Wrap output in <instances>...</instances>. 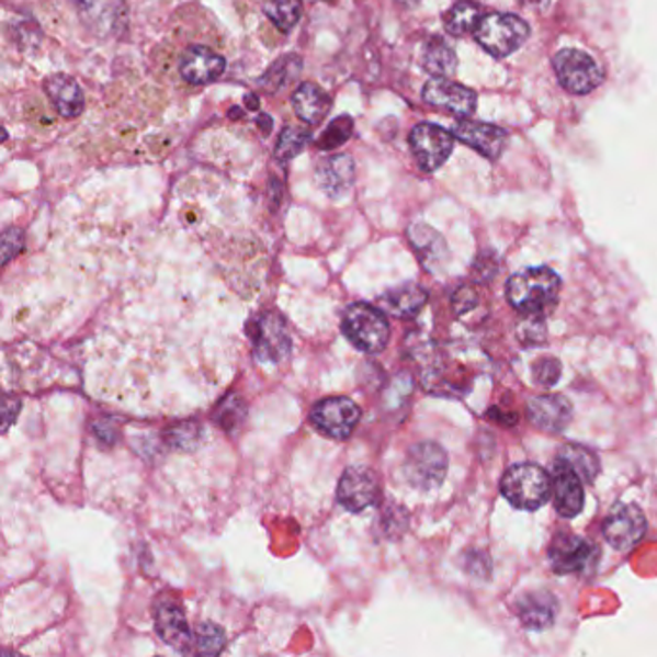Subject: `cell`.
<instances>
[{"mask_svg":"<svg viewBox=\"0 0 657 657\" xmlns=\"http://www.w3.org/2000/svg\"><path fill=\"white\" fill-rule=\"evenodd\" d=\"M302 70L303 60L299 56L285 55L270 66L259 83H261L262 88L267 89L269 93H276V91H282V89L287 88V86L302 73Z\"/></svg>","mask_w":657,"mask_h":657,"instance_id":"cell-28","label":"cell"},{"mask_svg":"<svg viewBox=\"0 0 657 657\" xmlns=\"http://www.w3.org/2000/svg\"><path fill=\"white\" fill-rule=\"evenodd\" d=\"M348 340L363 353H381L389 341V322L378 307L369 303H353L341 320Z\"/></svg>","mask_w":657,"mask_h":657,"instance_id":"cell-3","label":"cell"},{"mask_svg":"<svg viewBox=\"0 0 657 657\" xmlns=\"http://www.w3.org/2000/svg\"><path fill=\"white\" fill-rule=\"evenodd\" d=\"M521 2L529 9H542V7H546L550 0H521Z\"/></svg>","mask_w":657,"mask_h":657,"instance_id":"cell-40","label":"cell"},{"mask_svg":"<svg viewBox=\"0 0 657 657\" xmlns=\"http://www.w3.org/2000/svg\"><path fill=\"white\" fill-rule=\"evenodd\" d=\"M45 93H47L48 101L53 103L58 114H63L64 118H76L83 112L86 97H83V91L78 86V81L70 78V76L56 73L53 78H48L45 81Z\"/></svg>","mask_w":657,"mask_h":657,"instance_id":"cell-21","label":"cell"},{"mask_svg":"<svg viewBox=\"0 0 657 657\" xmlns=\"http://www.w3.org/2000/svg\"><path fill=\"white\" fill-rule=\"evenodd\" d=\"M648 531L646 517L642 513L641 507L633 503H618L605 517L603 523V536L610 542L611 547L619 552L633 550Z\"/></svg>","mask_w":657,"mask_h":657,"instance_id":"cell-10","label":"cell"},{"mask_svg":"<svg viewBox=\"0 0 657 657\" xmlns=\"http://www.w3.org/2000/svg\"><path fill=\"white\" fill-rule=\"evenodd\" d=\"M264 14L282 33L292 32L303 16V0H270Z\"/></svg>","mask_w":657,"mask_h":657,"instance_id":"cell-30","label":"cell"},{"mask_svg":"<svg viewBox=\"0 0 657 657\" xmlns=\"http://www.w3.org/2000/svg\"><path fill=\"white\" fill-rule=\"evenodd\" d=\"M557 80L570 95H588L602 86L603 70L592 56L578 48H563L554 56Z\"/></svg>","mask_w":657,"mask_h":657,"instance_id":"cell-5","label":"cell"},{"mask_svg":"<svg viewBox=\"0 0 657 657\" xmlns=\"http://www.w3.org/2000/svg\"><path fill=\"white\" fill-rule=\"evenodd\" d=\"M422 99H424V103L452 112L460 118L473 116L476 104H478V97L473 89L465 88L448 78L428 80L427 86L422 88Z\"/></svg>","mask_w":657,"mask_h":657,"instance_id":"cell-14","label":"cell"},{"mask_svg":"<svg viewBox=\"0 0 657 657\" xmlns=\"http://www.w3.org/2000/svg\"><path fill=\"white\" fill-rule=\"evenodd\" d=\"M427 302L428 294L420 285L404 284L382 295L381 309L397 318H411L419 315Z\"/></svg>","mask_w":657,"mask_h":657,"instance_id":"cell-24","label":"cell"},{"mask_svg":"<svg viewBox=\"0 0 657 657\" xmlns=\"http://www.w3.org/2000/svg\"><path fill=\"white\" fill-rule=\"evenodd\" d=\"M155 628L160 638L180 654L193 652V634H191L182 608L172 600H160L155 605Z\"/></svg>","mask_w":657,"mask_h":657,"instance_id":"cell-17","label":"cell"},{"mask_svg":"<svg viewBox=\"0 0 657 657\" xmlns=\"http://www.w3.org/2000/svg\"><path fill=\"white\" fill-rule=\"evenodd\" d=\"M257 124L261 127V132L264 135H269L272 132V126H274V122L270 118L269 114H261L259 118H257Z\"/></svg>","mask_w":657,"mask_h":657,"instance_id":"cell-39","label":"cell"},{"mask_svg":"<svg viewBox=\"0 0 657 657\" xmlns=\"http://www.w3.org/2000/svg\"><path fill=\"white\" fill-rule=\"evenodd\" d=\"M453 135L473 147L475 151L480 152L486 159L496 160L503 155L507 149L509 135L506 129L494 126V124H484V122H473V120H460L453 126Z\"/></svg>","mask_w":657,"mask_h":657,"instance_id":"cell-16","label":"cell"},{"mask_svg":"<svg viewBox=\"0 0 657 657\" xmlns=\"http://www.w3.org/2000/svg\"><path fill=\"white\" fill-rule=\"evenodd\" d=\"M397 2H401L404 7H417L420 0H397Z\"/></svg>","mask_w":657,"mask_h":657,"instance_id":"cell-42","label":"cell"},{"mask_svg":"<svg viewBox=\"0 0 657 657\" xmlns=\"http://www.w3.org/2000/svg\"><path fill=\"white\" fill-rule=\"evenodd\" d=\"M555 460L565 461L567 465L577 471L578 476L587 484L594 483L596 476L600 473L598 455L594 452H590L585 445H563Z\"/></svg>","mask_w":657,"mask_h":657,"instance_id":"cell-29","label":"cell"},{"mask_svg":"<svg viewBox=\"0 0 657 657\" xmlns=\"http://www.w3.org/2000/svg\"><path fill=\"white\" fill-rule=\"evenodd\" d=\"M201 424L195 420H185L182 424H175V427L168 428L167 430V444L174 450L180 452H188L193 450L197 442H201Z\"/></svg>","mask_w":657,"mask_h":657,"instance_id":"cell-32","label":"cell"},{"mask_svg":"<svg viewBox=\"0 0 657 657\" xmlns=\"http://www.w3.org/2000/svg\"><path fill=\"white\" fill-rule=\"evenodd\" d=\"M501 494L521 511H536L552 496V476L534 463H519L501 478Z\"/></svg>","mask_w":657,"mask_h":657,"instance_id":"cell-2","label":"cell"},{"mask_svg":"<svg viewBox=\"0 0 657 657\" xmlns=\"http://www.w3.org/2000/svg\"><path fill=\"white\" fill-rule=\"evenodd\" d=\"M557 602L550 592H532L517 603V615L526 628L544 631L554 625Z\"/></svg>","mask_w":657,"mask_h":657,"instance_id":"cell-23","label":"cell"},{"mask_svg":"<svg viewBox=\"0 0 657 657\" xmlns=\"http://www.w3.org/2000/svg\"><path fill=\"white\" fill-rule=\"evenodd\" d=\"M24 231L20 228H9L2 236V257L4 264H9L22 249H24Z\"/></svg>","mask_w":657,"mask_h":657,"instance_id":"cell-37","label":"cell"},{"mask_svg":"<svg viewBox=\"0 0 657 657\" xmlns=\"http://www.w3.org/2000/svg\"><path fill=\"white\" fill-rule=\"evenodd\" d=\"M562 292V280L547 267L517 272L507 282V302L526 317H542L555 307Z\"/></svg>","mask_w":657,"mask_h":657,"instance_id":"cell-1","label":"cell"},{"mask_svg":"<svg viewBox=\"0 0 657 657\" xmlns=\"http://www.w3.org/2000/svg\"><path fill=\"white\" fill-rule=\"evenodd\" d=\"M409 145L420 170L435 172L438 168L444 167L445 160L452 155L453 135L444 127L422 122L412 127Z\"/></svg>","mask_w":657,"mask_h":657,"instance_id":"cell-9","label":"cell"},{"mask_svg":"<svg viewBox=\"0 0 657 657\" xmlns=\"http://www.w3.org/2000/svg\"><path fill=\"white\" fill-rule=\"evenodd\" d=\"M381 496L378 478L371 468L349 467L338 484V501L351 513H361L374 506Z\"/></svg>","mask_w":657,"mask_h":657,"instance_id":"cell-13","label":"cell"},{"mask_svg":"<svg viewBox=\"0 0 657 657\" xmlns=\"http://www.w3.org/2000/svg\"><path fill=\"white\" fill-rule=\"evenodd\" d=\"M361 420V409L349 397H328L310 411V422L333 440H348Z\"/></svg>","mask_w":657,"mask_h":657,"instance_id":"cell-8","label":"cell"},{"mask_svg":"<svg viewBox=\"0 0 657 657\" xmlns=\"http://www.w3.org/2000/svg\"><path fill=\"white\" fill-rule=\"evenodd\" d=\"M582 478L577 471L567 465L565 461L555 460L552 471V496L555 509L565 519L577 517L585 507V488Z\"/></svg>","mask_w":657,"mask_h":657,"instance_id":"cell-15","label":"cell"},{"mask_svg":"<svg viewBox=\"0 0 657 657\" xmlns=\"http://www.w3.org/2000/svg\"><path fill=\"white\" fill-rule=\"evenodd\" d=\"M351 135H353V120L351 116H340V118L333 120L332 124L326 127L322 135L318 137L317 147L322 151H332L348 141Z\"/></svg>","mask_w":657,"mask_h":657,"instance_id":"cell-33","label":"cell"},{"mask_svg":"<svg viewBox=\"0 0 657 657\" xmlns=\"http://www.w3.org/2000/svg\"><path fill=\"white\" fill-rule=\"evenodd\" d=\"M18 409H20V401L18 399H4V430H9L12 417H16Z\"/></svg>","mask_w":657,"mask_h":657,"instance_id":"cell-38","label":"cell"},{"mask_svg":"<svg viewBox=\"0 0 657 657\" xmlns=\"http://www.w3.org/2000/svg\"><path fill=\"white\" fill-rule=\"evenodd\" d=\"M292 104H294L297 118L303 120L309 126H318L330 111L332 101H330V95L326 93L325 89L317 86V83H313V81H307V83H302L299 88L295 89Z\"/></svg>","mask_w":657,"mask_h":657,"instance_id":"cell-22","label":"cell"},{"mask_svg":"<svg viewBox=\"0 0 657 657\" xmlns=\"http://www.w3.org/2000/svg\"><path fill=\"white\" fill-rule=\"evenodd\" d=\"M484 10L475 0H461L445 12V32L453 37H465L468 33H475L483 22Z\"/></svg>","mask_w":657,"mask_h":657,"instance_id":"cell-27","label":"cell"},{"mask_svg":"<svg viewBox=\"0 0 657 657\" xmlns=\"http://www.w3.org/2000/svg\"><path fill=\"white\" fill-rule=\"evenodd\" d=\"M532 374L536 378V384L550 388V386H555L559 381V376H562V363L554 356H544V359L536 361Z\"/></svg>","mask_w":657,"mask_h":657,"instance_id":"cell-35","label":"cell"},{"mask_svg":"<svg viewBox=\"0 0 657 657\" xmlns=\"http://www.w3.org/2000/svg\"><path fill=\"white\" fill-rule=\"evenodd\" d=\"M409 239H411L415 251H417L420 261L427 269H434V267L445 261L448 247H445L444 238L427 224L411 226L409 228Z\"/></svg>","mask_w":657,"mask_h":657,"instance_id":"cell-25","label":"cell"},{"mask_svg":"<svg viewBox=\"0 0 657 657\" xmlns=\"http://www.w3.org/2000/svg\"><path fill=\"white\" fill-rule=\"evenodd\" d=\"M254 356L262 364H280L292 351V333L277 313H262L249 326Z\"/></svg>","mask_w":657,"mask_h":657,"instance_id":"cell-6","label":"cell"},{"mask_svg":"<svg viewBox=\"0 0 657 657\" xmlns=\"http://www.w3.org/2000/svg\"><path fill=\"white\" fill-rule=\"evenodd\" d=\"M83 25L97 37H112L124 32L127 10L124 0H71Z\"/></svg>","mask_w":657,"mask_h":657,"instance_id":"cell-11","label":"cell"},{"mask_svg":"<svg viewBox=\"0 0 657 657\" xmlns=\"http://www.w3.org/2000/svg\"><path fill=\"white\" fill-rule=\"evenodd\" d=\"M226 71L223 55L206 47H190L180 60V76L191 86H206L218 80Z\"/></svg>","mask_w":657,"mask_h":657,"instance_id":"cell-18","label":"cell"},{"mask_svg":"<svg viewBox=\"0 0 657 657\" xmlns=\"http://www.w3.org/2000/svg\"><path fill=\"white\" fill-rule=\"evenodd\" d=\"M195 634H197L195 646L205 656H216L226 646V634L220 626L213 625V623H201Z\"/></svg>","mask_w":657,"mask_h":657,"instance_id":"cell-34","label":"cell"},{"mask_svg":"<svg viewBox=\"0 0 657 657\" xmlns=\"http://www.w3.org/2000/svg\"><path fill=\"white\" fill-rule=\"evenodd\" d=\"M547 557L557 575H573L596 565L598 547L590 540L580 539L575 534H559L552 542Z\"/></svg>","mask_w":657,"mask_h":657,"instance_id":"cell-12","label":"cell"},{"mask_svg":"<svg viewBox=\"0 0 657 657\" xmlns=\"http://www.w3.org/2000/svg\"><path fill=\"white\" fill-rule=\"evenodd\" d=\"M310 132L307 127L287 126L282 129V134L277 137L276 149L274 155L280 162L294 160L299 152L305 151V147L309 145Z\"/></svg>","mask_w":657,"mask_h":657,"instance_id":"cell-31","label":"cell"},{"mask_svg":"<svg viewBox=\"0 0 657 657\" xmlns=\"http://www.w3.org/2000/svg\"><path fill=\"white\" fill-rule=\"evenodd\" d=\"M405 478L419 490H432L444 483L448 473V455L442 445L420 442L412 445L404 467Z\"/></svg>","mask_w":657,"mask_h":657,"instance_id":"cell-7","label":"cell"},{"mask_svg":"<svg viewBox=\"0 0 657 657\" xmlns=\"http://www.w3.org/2000/svg\"><path fill=\"white\" fill-rule=\"evenodd\" d=\"M422 68L432 78H450L457 70V55L442 37H432L422 47Z\"/></svg>","mask_w":657,"mask_h":657,"instance_id":"cell-26","label":"cell"},{"mask_svg":"<svg viewBox=\"0 0 657 657\" xmlns=\"http://www.w3.org/2000/svg\"><path fill=\"white\" fill-rule=\"evenodd\" d=\"M326 2H333V0H326Z\"/></svg>","mask_w":657,"mask_h":657,"instance_id":"cell-43","label":"cell"},{"mask_svg":"<svg viewBox=\"0 0 657 657\" xmlns=\"http://www.w3.org/2000/svg\"><path fill=\"white\" fill-rule=\"evenodd\" d=\"M529 417L534 427L546 430L550 434H557L569 427L573 405L567 397L559 394L532 397L529 401Z\"/></svg>","mask_w":657,"mask_h":657,"instance_id":"cell-20","label":"cell"},{"mask_svg":"<svg viewBox=\"0 0 657 657\" xmlns=\"http://www.w3.org/2000/svg\"><path fill=\"white\" fill-rule=\"evenodd\" d=\"M247 111H259V99L254 95L246 97Z\"/></svg>","mask_w":657,"mask_h":657,"instance_id":"cell-41","label":"cell"},{"mask_svg":"<svg viewBox=\"0 0 657 657\" xmlns=\"http://www.w3.org/2000/svg\"><path fill=\"white\" fill-rule=\"evenodd\" d=\"M318 188L330 199H343L355 183V160L349 155L325 157L317 167Z\"/></svg>","mask_w":657,"mask_h":657,"instance_id":"cell-19","label":"cell"},{"mask_svg":"<svg viewBox=\"0 0 657 657\" xmlns=\"http://www.w3.org/2000/svg\"><path fill=\"white\" fill-rule=\"evenodd\" d=\"M243 417H246V407L239 401L238 397L226 399V401L220 405L218 412H216V419H218V422H220L226 430L238 428L239 424L243 422Z\"/></svg>","mask_w":657,"mask_h":657,"instance_id":"cell-36","label":"cell"},{"mask_svg":"<svg viewBox=\"0 0 657 657\" xmlns=\"http://www.w3.org/2000/svg\"><path fill=\"white\" fill-rule=\"evenodd\" d=\"M531 27L516 14H488L475 32L478 45L496 58H506L523 47Z\"/></svg>","mask_w":657,"mask_h":657,"instance_id":"cell-4","label":"cell"}]
</instances>
